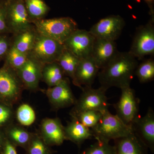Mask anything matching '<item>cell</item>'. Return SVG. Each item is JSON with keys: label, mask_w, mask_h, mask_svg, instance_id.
Instances as JSON below:
<instances>
[{"label": "cell", "mask_w": 154, "mask_h": 154, "mask_svg": "<svg viewBox=\"0 0 154 154\" xmlns=\"http://www.w3.org/2000/svg\"><path fill=\"white\" fill-rule=\"evenodd\" d=\"M137 66V59L129 51H119L98 73L100 87L106 91L111 87L122 89L129 87Z\"/></svg>", "instance_id": "obj_1"}, {"label": "cell", "mask_w": 154, "mask_h": 154, "mask_svg": "<svg viewBox=\"0 0 154 154\" xmlns=\"http://www.w3.org/2000/svg\"><path fill=\"white\" fill-rule=\"evenodd\" d=\"M37 33L63 44L78 29V24L70 17L42 19L32 22Z\"/></svg>", "instance_id": "obj_2"}, {"label": "cell", "mask_w": 154, "mask_h": 154, "mask_svg": "<svg viewBox=\"0 0 154 154\" xmlns=\"http://www.w3.org/2000/svg\"><path fill=\"white\" fill-rule=\"evenodd\" d=\"M102 118L91 130L96 140L109 142L111 140L124 137L133 132L132 127L125 124L116 115L107 110L102 112Z\"/></svg>", "instance_id": "obj_3"}, {"label": "cell", "mask_w": 154, "mask_h": 154, "mask_svg": "<svg viewBox=\"0 0 154 154\" xmlns=\"http://www.w3.org/2000/svg\"><path fill=\"white\" fill-rule=\"evenodd\" d=\"M24 87L17 72L3 65L0 68V100L11 107L20 99Z\"/></svg>", "instance_id": "obj_4"}, {"label": "cell", "mask_w": 154, "mask_h": 154, "mask_svg": "<svg viewBox=\"0 0 154 154\" xmlns=\"http://www.w3.org/2000/svg\"><path fill=\"white\" fill-rule=\"evenodd\" d=\"M64 50L63 44L38 33L28 56L44 65L57 62Z\"/></svg>", "instance_id": "obj_5"}, {"label": "cell", "mask_w": 154, "mask_h": 154, "mask_svg": "<svg viewBox=\"0 0 154 154\" xmlns=\"http://www.w3.org/2000/svg\"><path fill=\"white\" fill-rule=\"evenodd\" d=\"M5 10L6 23L12 35L33 26L28 17L24 0H8Z\"/></svg>", "instance_id": "obj_6"}, {"label": "cell", "mask_w": 154, "mask_h": 154, "mask_svg": "<svg viewBox=\"0 0 154 154\" xmlns=\"http://www.w3.org/2000/svg\"><path fill=\"white\" fill-rule=\"evenodd\" d=\"M82 90V93L79 98L76 100L72 112L93 110L102 113L108 110L109 104L105 89L101 87L98 89L83 87Z\"/></svg>", "instance_id": "obj_7"}, {"label": "cell", "mask_w": 154, "mask_h": 154, "mask_svg": "<svg viewBox=\"0 0 154 154\" xmlns=\"http://www.w3.org/2000/svg\"><path fill=\"white\" fill-rule=\"evenodd\" d=\"M120 99L113 107L116 111V115L127 125L131 126L135 120L139 116V99L136 96L135 91L129 87L121 89Z\"/></svg>", "instance_id": "obj_8"}, {"label": "cell", "mask_w": 154, "mask_h": 154, "mask_svg": "<svg viewBox=\"0 0 154 154\" xmlns=\"http://www.w3.org/2000/svg\"><path fill=\"white\" fill-rule=\"evenodd\" d=\"M154 21L151 20L137 30L129 52L136 58L141 60L154 54Z\"/></svg>", "instance_id": "obj_9"}, {"label": "cell", "mask_w": 154, "mask_h": 154, "mask_svg": "<svg viewBox=\"0 0 154 154\" xmlns=\"http://www.w3.org/2000/svg\"><path fill=\"white\" fill-rule=\"evenodd\" d=\"M95 37L89 31L78 29L63 43L65 49L79 59L91 56Z\"/></svg>", "instance_id": "obj_10"}, {"label": "cell", "mask_w": 154, "mask_h": 154, "mask_svg": "<svg viewBox=\"0 0 154 154\" xmlns=\"http://www.w3.org/2000/svg\"><path fill=\"white\" fill-rule=\"evenodd\" d=\"M125 26L124 19L119 15H111L99 20L90 29L96 38L115 41L121 35Z\"/></svg>", "instance_id": "obj_11"}, {"label": "cell", "mask_w": 154, "mask_h": 154, "mask_svg": "<svg viewBox=\"0 0 154 154\" xmlns=\"http://www.w3.org/2000/svg\"><path fill=\"white\" fill-rule=\"evenodd\" d=\"M43 92L50 103L56 110L74 105L77 99L73 94L68 79L65 78L60 83Z\"/></svg>", "instance_id": "obj_12"}, {"label": "cell", "mask_w": 154, "mask_h": 154, "mask_svg": "<svg viewBox=\"0 0 154 154\" xmlns=\"http://www.w3.org/2000/svg\"><path fill=\"white\" fill-rule=\"evenodd\" d=\"M133 131L152 152L154 151V112L149 108L143 117L139 116L131 125Z\"/></svg>", "instance_id": "obj_13"}, {"label": "cell", "mask_w": 154, "mask_h": 154, "mask_svg": "<svg viewBox=\"0 0 154 154\" xmlns=\"http://www.w3.org/2000/svg\"><path fill=\"white\" fill-rule=\"evenodd\" d=\"M43 65L33 58L28 56L25 63L17 72L24 88L31 91L38 90L42 79Z\"/></svg>", "instance_id": "obj_14"}, {"label": "cell", "mask_w": 154, "mask_h": 154, "mask_svg": "<svg viewBox=\"0 0 154 154\" xmlns=\"http://www.w3.org/2000/svg\"><path fill=\"white\" fill-rule=\"evenodd\" d=\"M38 134L50 146L61 145L66 140L64 126L59 118H45L40 125Z\"/></svg>", "instance_id": "obj_15"}, {"label": "cell", "mask_w": 154, "mask_h": 154, "mask_svg": "<svg viewBox=\"0 0 154 154\" xmlns=\"http://www.w3.org/2000/svg\"><path fill=\"white\" fill-rule=\"evenodd\" d=\"M99 69L92 57L80 59L75 72L74 85L82 89L85 87H92Z\"/></svg>", "instance_id": "obj_16"}, {"label": "cell", "mask_w": 154, "mask_h": 154, "mask_svg": "<svg viewBox=\"0 0 154 154\" xmlns=\"http://www.w3.org/2000/svg\"><path fill=\"white\" fill-rule=\"evenodd\" d=\"M119 52L115 41L95 38L91 57L101 69L109 63Z\"/></svg>", "instance_id": "obj_17"}, {"label": "cell", "mask_w": 154, "mask_h": 154, "mask_svg": "<svg viewBox=\"0 0 154 154\" xmlns=\"http://www.w3.org/2000/svg\"><path fill=\"white\" fill-rule=\"evenodd\" d=\"M114 141L116 154H147L148 148L134 132Z\"/></svg>", "instance_id": "obj_18"}, {"label": "cell", "mask_w": 154, "mask_h": 154, "mask_svg": "<svg viewBox=\"0 0 154 154\" xmlns=\"http://www.w3.org/2000/svg\"><path fill=\"white\" fill-rule=\"evenodd\" d=\"M64 132L66 140L71 141L79 148L85 141L94 137L91 129L74 118L64 127Z\"/></svg>", "instance_id": "obj_19"}, {"label": "cell", "mask_w": 154, "mask_h": 154, "mask_svg": "<svg viewBox=\"0 0 154 154\" xmlns=\"http://www.w3.org/2000/svg\"><path fill=\"white\" fill-rule=\"evenodd\" d=\"M37 34L33 25L27 30L12 35V45L20 52L28 55L33 48Z\"/></svg>", "instance_id": "obj_20"}, {"label": "cell", "mask_w": 154, "mask_h": 154, "mask_svg": "<svg viewBox=\"0 0 154 154\" xmlns=\"http://www.w3.org/2000/svg\"><path fill=\"white\" fill-rule=\"evenodd\" d=\"M33 133L28 131L22 127L11 125L6 132L5 137L9 141L16 147L26 149L30 143Z\"/></svg>", "instance_id": "obj_21"}, {"label": "cell", "mask_w": 154, "mask_h": 154, "mask_svg": "<svg viewBox=\"0 0 154 154\" xmlns=\"http://www.w3.org/2000/svg\"><path fill=\"white\" fill-rule=\"evenodd\" d=\"M65 75L57 62L45 64L42 72V79L49 88L55 86L66 78Z\"/></svg>", "instance_id": "obj_22"}, {"label": "cell", "mask_w": 154, "mask_h": 154, "mask_svg": "<svg viewBox=\"0 0 154 154\" xmlns=\"http://www.w3.org/2000/svg\"><path fill=\"white\" fill-rule=\"evenodd\" d=\"M28 17L32 23L43 19L49 12V7L43 0H24Z\"/></svg>", "instance_id": "obj_23"}, {"label": "cell", "mask_w": 154, "mask_h": 154, "mask_svg": "<svg viewBox=\"0 0 154 154\" xmlns=\"http://www.w3.org/2000/svg\"><path fill=\"white\" fill-rule=\"evenodd\" d=\"M79 60V59L72 53L65 49L57 62L60 66L65 76L70 78L73 82Z\"/></svg>", "instance_id": "obj_24"}, {"label": "cell", "mask_w": 154, "mask_h": 154, "mask_svg": "<svg viewBox=\"0 0 154 154\" xmlns=\"http://www.w3.org/2000/svg\"><path fill=\"white\" fill-rule=\"evenodd\" d=\"M70 115L72 118L75 119L85 126L91 129L99 123L102 113L96 110H86L79 112L71 111Z\"/></svg>", "instance_id": "obj_25"}, {"label": "cell", "mask_w": 154, "mask_h": 154, "mask_svg": "<svg viewBox=\"0 0 154 154\" xmlns=\"http://www.w3.org/2000/svg\"><path fill=\"white\" fill-rule=\"evenodd\" d=\"M28 55L18 51L12 44L4 60V66L17 72L25 63Z\"/></svg>", "instance_id": "obj_26"}, {"label": "cell", "mask_w": 154, "mask_h": 154, "mask_svg": "<svg viewBox=\"0 0 154 154\" xmlns=\"http://www.w3.org/2000/svg\"><path fill=\"white\" fill-rule=\"evenodd\" d=\"M26 154H53L55 151L48 145L38 134H33L27 148Z\"/></svg>", "instance_id": "obj_27"}, {"label": "cell", "mask_w": 154, "mask_h": 154, "mask_svg": "<svg viewBox=\"0 0 154 154\" xmlns=\"http://www.w3.org/2000/svg\"><path fill=\"white\" fill-rule=\"evenodd\" d=\"M141 83L151 82L154 78V60L152 59L146 60L138 65L134 73Z\"/></svg>", "instance_id": "obj_28"}, {"label": "cell", "mask_w": 154, "mask_h": 154, "mask_svg": "<svg viewBox=\"0 0 154 154\" xmlns=\"http://www.w3.org/2000/svg\"><path fill=\"white\" fill-rule=\"evenodd\" d=\"M17 120L21 125L29 126L36 120V114L32 107L27 104L19 106L17 111Z\"/></svg>", "instance_id": "obj_29"}, {"label": "cell", "mask_w": 154, "mask_h": 154, "mask_svg": "<svg viewBox=\"0 0 154 154\" xmlns=\"http://www.w3.org/2000/svg\"><path fill=\"white\" fill-rule=\"evenodd\" d=\"M82 154H116L115 146L109 142L97 140Z\"/></svg>", "instance_id": "obj_30"}, {"label": "cell", "mask_w": 154, "mask_h": 154, "mask_svg": "<svg viewBox=\"0 0 154 154\" xmlns=\"http://www.w3.org/2000/svg\"><path fill=\"white\" fill-rule=\"evenodd\" d=\"M9 33L0 34V63L4 61L12 44V36Z\"/></svg>", "instance_id": "obj_31"}, {"label": "cell", "mask_w": 154, "mask_h": 154, "mask_svg": "<svg viewBox=\"0 0 154 154\" xmlns=\"http://www.w3.org/2000/svg\"><path fill=\"white\" fill-rule=\"evenodd\" d=\"M12 116L13 112L11 107L6 105H0V125L8 122Z\"/></svg>", "instance_id": "obj_32"}, {"label": "cell", "mask_w": 154, "mask_h": 154, "mask_svg": "<svg viewBox=\"0 0 154 154\" xmlns=\"http://www.w3.org/2000/svg\"><path fill=\"white\" fill-rule=\"evenodd\" d=\"M5 3H0V34H11L6 23Z\"/></svg>", "instance_id": "obj_33"}, {"label": "cell", "mask_w": 154, "mask_h": 154, "mask_svg": "<svg viewBox=\"0 0 154 154\" xmlns=\"http://www.w3.org/2000/svg\"><path fill=\"white\" fill-rule=\"evenodd\" d=\"M1 154H18L17 153V147L9 141L6 137L5 143L1 151Z\"/></svg>", "instance_id": "obj_34"}, {"label": "cell", "mask_w": 154, "mask_h": 154, "mask_svg": "<svg viewBox=\"0 0 154 154\" xmlns=\"http://www.w3.org/2000/svg\"><path fill=\"white\" fill-rule=\"evenodd\" d=\"M149 9V14L151 16V19L154 21V0H144Z\"/></svg>", "instance_id": "obj_35"}, {"label": "cell", "mask_w": 154, "mask_h": 154, "mask_svg": "<svg viewBox=\"0 0 154 154\" xmlns=\"http://www.w3.org/2000/svg\"><path fill=\"white\" fill-rule=\"evenodd\" d=\"M6 140L5 136L3 135L0 132V152L2 151V149L5 143V141Z\"/></svg>", "instance_id": "obj_36"}, {"label": "cell", "mask_w": 154, "mask_h": 154, "mask_svg": "<svg viewBox=\"0 0 154 154\" xmlns=\"http://www.w3.org/2000/svg\"><path fill=\"white\" fill-rule=\"evenodd\" d=\"M8 1V0H0V3H5Z\"/></svg>", "instance_id": "obj_37"}]
</instances>
